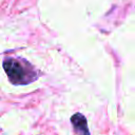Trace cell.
<instances>
[{
  "instance_id": "cell-1",
  "label": "cell",
  "mask_w": 135,
  "mask_h": 135,
  "mask_svg": "<svg viewBox=\"0 0 135 135\" xmlns=\"http://www.w3.org/2000/svg\"><path fill=\"white\" fill-rule=\"evenodd\" d=\"M3 69L13 84H28L38 77L34 66L22 58L6 57L3 61Z\"/></svg>"
},
{
  "instance_id": "cell-2",
  "label": "cell",
  "mask_w": 135,
  "mask_h": 135,
  "mask_svg": "<svg viewBox=\"0 0 135 135\" xmlns=\"http://www.w3.org/2000/svg\"><path fill=\"white\" fill-rule=\"evenodd\" d=\"M71 121H72L75 132L78 135H90L86 119L82 114H80V113L74 114L71 118Z\"/></svg>"
}]
</instances>
